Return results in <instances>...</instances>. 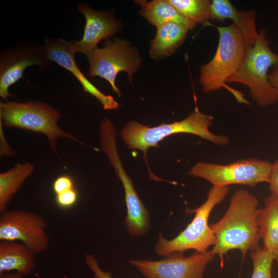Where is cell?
I'll return each instance as SVG.
<instances>
[{
	"label": "cell",
	"instance_id": "obj_8",
	"mask_svg": "<svg viewBox=\"0 0 278 278\" xmlns=\"http://www.w3.org/2000/svg\"><path fill=\"white\" fill-rule=\"evenodd\" d=\"M272 164L256 158L240 160L225 165L198 162L188 174L205 180L213 186L233 184L255 186L260 183H269Z\"/></svg>",
	"mask_w": 278,
	"mask_h": 278
},
{
	"label": "cell",
	"instance_id": "obj_17",
	"mask_svg": "<svg viewBox=\"0 0 278 278\" xmlns=\"http://www.w3.org/2000/svg\"><path fill=\"white\" fill-rule=\"evenodd\" d=\"M189 31L185 27L175 22L159 27L150 43V57L157 60L171 56L184 43Z\"/></svg>",
	"mask_w": 278,
	"mask_h": 278
},
{
	"label": "cell",
	"instance_id": "obj_12",
	"mask_svg": "<svg viewBox=\"0 0 278 278\" xmlns=\"http://www.w3.org/2000/svg\"><path fill=\"white\" fill-rule=\"evenodd\" d=\"M43 45L25 41L3 50L0 55V96L7 101L8 89L23 77L25 70L36 65L45 72L50 67Z\"/></svg>",
	"mask_w": 278,
	"mask_h": 278
},
{
	"label": "cell",
	"instance_id": "obj_1",
	"mask_svg": "<svg viewBox=\"0 0 278 278\" xmlns=\"http://www.w3.org/2000/svg\"><path fill=\"white\" fill-rule=\"evenodd\" d=\"M258 205L259 201L255 195L244 189H237L223 217L210 225L216 238L211 251L214 256L218 255L221 268L224 256L230 251L239 250L243 260L249 251L261 248Z\"/></svg>",
	"mask_w": 278,
	"mask_h": 278
},
{
	"label": "cell",
	"instance_id": "obj_7",
	"mask_svg": "<svg viewBox=\"0 0 278 278\" xmlns=\"http://www.w3.org/2000/svg\"><path fill=\"white\" fill-rule=\"evenodd\" d=\"M103 45L85 55L89 63L88 77L91 79L96 76L104 78L120 97L121 93L115 84L117 74L127 73L131 83L133 75L141 67L142 60L137 49L127 40L115 37L113 40H107Z\"/></svg>",
	"mask_w": 278,
	"mask_h": 278
},
{
	"label": "cell",
	"instance_id": "obj_3",
	"mask_svg": "<svg viewBox=\"0 0 278 278\" xmlns=\"http://www.w3.org/2000/svg\"><path fill=\"white\" fill-rule=\"evenodd\" d=\"M219 33L218 45L213 58L200 69L199 82L205 93L223 88L240 103H250L239 91L227 84V79L239 68L247 48L243 38L232 23L227 26H215Z\"/></svg>",
	"mask_w": 278,
	"mask_h": 278
},
{
	"label": "cell",
	"instance_id": "obj_23",
	"mask_svg": "<svg viewBox=\"0 0 278 278\" xmlns=\"http://www.w3.org/2000/svg\"><path fill=\"white\" fill-rule=\"evenodd\" d=\"M85 261L89 269L94 274V278H113L110 272L101 269L94 255L86 254Z\"/></svg>",
	"mask_w": 278,
	"mask_h": 278
},
{
	"label": "cell",
	"instance_id": "obj_13",
	"mask_svg": "<svg viewBox=\"0 0 278 278\" xmlns=\"http://www.w3.org/2000/svg\"><path fill=\"white\" fill-rule=\"evenodd\" d=\"M77 8L84 15L85 24L82 39L70 41L75 53L86 55L97 47L100 41L115 34L121 28L120 22L108 12L96 10L85 3L78 4Z\"/></svg>",
	"mask_w": 278,
	"mask_h": 278
},
{
	"label": "cell",
	"instance_id": "obj_6",
	"mask_svg": "<svg viewBox=\"0 0 278 278\" xmlns=\"http://www.w3.org/2000/svg\"><path fill=\"white\" fill-rule=\"evenodd\" d=\"M61 113L48 103L29 100L23 102H0V124L42 133L46 136L53 152L57 154V141L66 138L83 144L81 141L61 129L58 125Z\"/></svg>",
	"mask_w": 278,
	"mask_h": 278
},
{
	"label": "cell",
	"instance_id": "obj_10",
	"mask_svg": "<svg viewBox=\"0 0 278 278\" xmlns=\"http://www.w3.org/2000/svg\"><path fill=\"white\" fill-rule=\"evenodd\" d=\"M46 221L32 211L11 210L1 213L0 240L20 242L34 253L45 251L49 244Z\"/></svg>",
	"mask_w": 278,
	"mask_h": 278
},
{
	"label": "cell",
	"instance_id": "obj_21",
	"mask_svg": "<svg viewBox=\"0 0 278 278\" xmlns=\"http://www.w3.org/2000/svg\"><path fill=\"white\" fill-rule=\"evenodd\" d=\"M184 17L197 24L206 25L211 20L212 1L167 0Z\"/></svg>",
	"mask_w": 278,
	"mask_h": 278
},
{
	"label": "cell",
	"instance_id": "obj_4",
	"mask_svg": "<svg viewBox=\"0 0 278 278\" xmlns=\"http://www.w3.org/2000/svg\"><path fill=\"white\" fill-rule=\"evenodd\" d=\"M264 29L258 31L254 45L247 48L243 61L238 71L227 82L239 83L247 86L252 99L261 107L275 103L278 95L268 78V70L278 66V54L270 47Z\"/></svg>",
	"mask_w": 278,
	"mask_h": 278
},
{
	"label": "cell",
	"instance_id": "obj_18",
	"mask_svg": "<svg viewBox=\"0 0 278 278\" xmlns=\"http://www.w3.org/2000/svg\"><path fill=\"white\" fill-rule=\"evenodd\" d=\"M137 2L135 3L141 7L140 14L157 28L169 22L182 25L189 30L193 29L196 25L183 16L167 0Z\"/></svg>",
	"mask_w": 278,
	"mask_h": 278
},
{
	"label": "cell",
	"instance_id": "obj_16",
	"mask_svg": "<svg viewBox=\"0 0 278 278\" xmlns=\"http://www.w3.org/2000/svg\"><path fill=\"white\" fill-rule=\"evenodd\" d=\"M35 254L20 242L1 240L0 274L12 270L23 275L30 274L36 266Z\"/></svg>",
	"mask_w": 278,
	"mask_h": 278
},
{
	"label": "cell",
	"instance_id": "obj_19",
	"mask_svg": "<svg viewBox=\"0 0 278 278\" xmlns=\"http://www.w3.org/2000/svg\"><path fill=\"white\" fill-rule=\"evenodd\" d=\"M258 229L263 248L278 257V197L273 194L266 198L259 209Z\"/></svg>",
	"mask_w": 278,
	"mask_h": 278
},
{
	"label": "cell",
	"instance_id": "obj_24",
	"mask_svg": "<svg viewBox=\"0 0 278 278\" xmlns=\"http://www.w3.org/2000/svg\"><path fill=\"white\" fill-rule=\"evenodd\" d=\"M77 198V193L74 189L56 195L57 204L63 208L72 206L76 202Z\"/></svg>",
	"mask_w": 278,
	"mask_h": 278
},
{
	"label": "cell",
	"instance_id": "obj_5",
	"mask_svg": "<svg viewBox=\"0 0 278 278\" xmlns=\"http://www.w3.org/2000/svg\"><path fill=\"white\" fill-rule=\"evenodd\" d=\"M229 186H212L207 194L205 202L194 209L186 210L188 214L194 213L192 221L176 237L165 238L162 233L159 235L154 251L160 256L165 257L175 252L194 250L199 252L208 251L214 246L216 238L208 224V219L214 208L221 203L229 192Z\"/></svg>",
	"mask_w": 278,
	"mask_h": 278
},
{
	"label": "cell",
	"instance_id": "obj_14",
	"mask_svg": "<svg viewBox=\"0 0 278 278\" xmlns=\"http://www.w3.org/2000/svg\"><path fill=\"white\" fill-rule=\"evenodd\" d=\"M43 46L48 59L70 71L81 84L83 91L97 99L105 110L118 107V103L112 96L99 90L80 71L75 60L76 53L71 48L70 41L62 38H46Z\"/></svg>",
	"mask_w": 278,
	"mask_h": 278
},
{
	"label": "cell",
	"instance_id": "obj_25",
	"mask_svg": "<svg viewBox=\"0 0 278 278\" xmlns=\"http://www.w3.org/2000/svg\"><path fill=\"white\" fill-rule=\"evenodd\" d=\"M53 188L56 195L74 189L73 181L68 176H60L54 181Z\"/></svg>",
	"mask_w": 278,
	"mask_h": 278
},
{
	"label": "cell",
	"instance_id": "obj_9",
	"mask_svg": "<svg viewBox=\"0 0 278 278\" xmlns=\"http://www.w3.org/2000/svg\"><path fill=\"white\" fill-rule=\"evenodd\" d=\"M101 148L114 168L125 191L127 215L126 228L132 236L146 235L150 229V214L136 191L131 178L125 170L117 150L116 136L107 134L100 139Z\"/></svg>",
	"mask_w": 278,
	"mask_h": 278
},
{
	"label": "cell",
	"instance_id": "obj_28",
	"mask_svg": "<svg viewBox=\"0 0 278 278\" xmlns=\"http://www.w3.org/2000/svg\"><path fill=\"white\" fill-rule=\"evenodd\" d=\"M272 68L271 73L268 74V78L278 95V66H274Z\"/></svg>",
	"mask_w": 278,
	"mask_h": 278
},
{
	"label": "cell",
	"instance_id": "obj_22",
	"mask_svg": "<svg viewBox=\"0 0 278 278\" xmlns=\"http://www.w3.org/2000/svg\"><path fill=\"white\" fill-rule=\"evenodd\" d=\"M250 256L253 267L251 278H272L273 263L278 257L263 248L251 252Z\"/></svg>",
	"mask_w": 278,
	"mask_h": 278
},
{
	"label": "cell",
	"instance_id": "obj_2",
	"mask_svg": "<svg viewBox=\"0 0 278 278\" xmlns=\"http://www.w3.org/2000/svg\"><path fill=\"white\" fill-rule=\"evenodd\" d=\"M214 119L213 116L201 113L196 106L185 118L172 123H162L150 127L135 120L130 121L122 128L120 135L129 149L143 151L146 160L149 148L158 147L160 142L178 133L196 135L217 145L228 144L230 138L228 136L217 135L210 131L209 128L213 124Z\"/></svg>",
	"mask_w": 278,
	"mask_h": 278
},
{
	"label": "cell",
	"instance_id": "obj_20",
	"mask_svg": "<svg viewBox=\"0 0 278 278\" xmlns=\"http://www.w3.org/2000/svg\"><path fill=\"white\" fill-rule=\"evenodd\" d=\"M35 167L26 162L18 163L10 170L0 173V212L7 207L13 196L26 180L32 173Z\"/></svg>",
	"mask_w": 278,
	"mask_h": 278
},
{
	"label": "cell",
	"instance_id": "obj_15",
	"mask_svg": "<svg viewBox=\"0 0 278 278\" xmlns=\"http://www.w3.org/2000/svg\"><path fill=\"white\" fill-rule=\"evenodd\" d=\"M256 11L238 10L228 0H213L211 20L223 21L231 19L240 32L247 48L252 47L258 37L256 27Z\"/></svg>",
	"mask_w": 278,
	"mask_h": 278
},
{
	"label": "cell",
	"instance_id": "obj_29",
	"mask_svg": "<svg viewBox=\"0 0 278 278\" xmlns=\"http://www.w3.org/2000/svg\"><path fill=\"white\" fill-rule=\"evenodd\" d=\"M0 278H24V275L18 273L14 274H6L5 273L0 274Z\"/></svg>",
	"mask_w": 278,
	"mask_h": 278
},
{
	"label": "cell",
	"instance_id": "obj_27",
	"mask_svg": "<svg viewBox=\"0 0 278 278\" xmlns=\"http://www.w3.org/2000/svg\"><path fill=\"white\" fill-rule=\"evenodd\" d=\"M3 131L1 128V156L3 157L4 155L11 157L14 155V151L8 146L6 140L3 135Z\"/></svg>",
	"mask_w": 278,
	"mask_h": 278
},
{
	"label": "cell",
	"instance_id": "obj_11",
	"mask_svg": "<svg viewBox=\"0 0 278 278\" xmlns=\"http://www.w3.org/2000/svg\"><path fill=\"white\" fill-rule=\"evenodd\" d=\"M175 252L159 260H129L145 278H203L206 265L215 256L211 251L185 256Z\"/></svg>",
	"mask_w": 278,
	"mask_h": 278
},
{
	"label": "cell",
	"instance_id": "obj_26",
	"mask_svg": "<svg viewBox=\"0 0 278 278\" xmlns=\"http://www.w3.org/2000/svg\"><path fill=\"white\" fill-rule=\"evenodd\" d=\"M268 183L271 194L278 197V160L274 161L272 164L271 172Z\"/></svg>",
	"mask_w": 278,
	"mask_h": 278
}]
</instances>
